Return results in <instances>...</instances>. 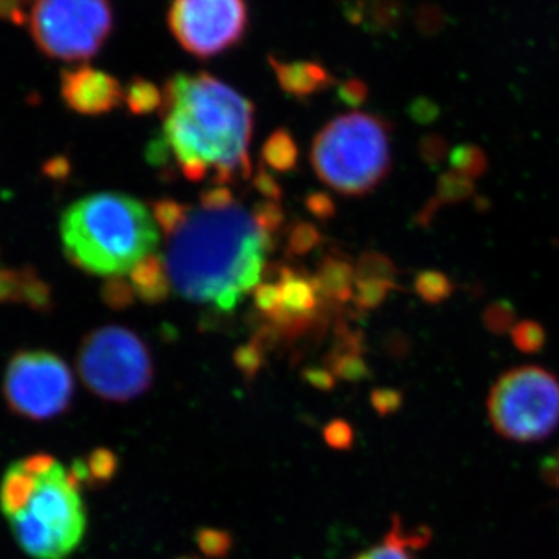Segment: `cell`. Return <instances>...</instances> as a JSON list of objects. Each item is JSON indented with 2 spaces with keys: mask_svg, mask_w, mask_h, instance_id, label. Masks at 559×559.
<instances>
[{
  "mask_svg": "<svg viewBox=\"0 0 559 559\" xmlns=\"http://www.w3.org/2000/svg\"><path fill=\"white\" fill-rule=\"evenodd\" d=\"M162 91V138L187 179L227 186L252 176V102L207 72L176 73Z\"/></svg>",
  "mask_w": 559,
  "mask_h": 559,
  "instance_id": "1",
  "label": "cell"
},
{
  "mask_svg": "<svg viewBox=\"0 0 559 559\" xmlns=\"http://www.w3.org/2000/svg\"><path fill=\"white\" fill-rule=\"evenodd\" d=\"M272 249L271 235L241 205L191 207L182 226L167 238L164 260L179 296L230 312L261 282Z\"/></svg>",
  "mask_w": 559,
  "mask_h": 559,
  "instance_id": "2",
  "label": "cell"
},
{
  "mask_svg": "<svg viewBox=\"0 0 559 559\" xmlns=\"http://www.w3.org/2000/svg\"><path fill=\"white\" fill-rule=\"evenodd\" d=\"M80 485L50 454L11 463L0 480V511L33 559H68L86 535Z\"/></svg>",
  "mask_w": 559,
  "mask_h": 559,
  "instance_id": "3",
  "label": "cell"
},
{
  "mask_svg": "<svg viewBox=\"0 0 559 559\" xmlns=\"http://www.w3.org/2000/svg\"><path fill=\"white\" fill-rule=\"evenodd\" d=\"M60 237L66 259L86 274L124 277L159 246L153 213L124 193L103 191L62 212Z\"/></svg>",
  "mask_w": 559,
  "mask_h": 559,
  "instance_id": "4",
  "label": "cell"
},
{
  "mask_svg": "<svg viewBox=\"0 0 559 559\" xmlns=\"http://www.w3.org/2000/svg\"><path fill=\"white\" fill-rule=\"evenodd\" d=\"M390 132L388 121L373 114L355 110L336 117L312 140L316 175L344 197H366L392 170Z\"/></svg>",
  "mask_w": 559,
  "mask_h": 559,
  "instance_id": "5",
  "label": "cell"
},
{
  "mask_svg": "<svg viewBox=\"0 0 559 559\" xmlns=\"http://www.w3.org/2000/svg\"><path fill=\"white\" fill-rule=\"evenodd\" d=\"M76 367L84 385L94 395L112 403H127L143 395L154 380L148 347L134 331L106 325L81 341Z\"/></svg>",
  "mask_w": 559,
  "mask_h": 559,
  "instance_id": "6",
  "label": "cell"
},
{
  "mask_svg": "<svg viewBox=\"0 0 559 559\" xmlns=\"http://www.w3.org/2000/svg\"><path fill=\"white\" fill-rule=\"evenodd\" d=\"M487 409L499 436L521 443L546 439L559 425V380L538 366L511 369L492 385Z\"/></svg>",
  "mask_w": 559,
  "mask_h": 559,
  "instance_id": "7",
  "label": "cell"
},
{
  "mask_svg": "<svg viewBox=\"0 0 559 559\" xmlns=\"http://www.w3.org/2000/svg\"><path fill=\"white\" fill-rule=\"evenodd\" d=\"M28 31L38 49L53 60H91L114 31L110 0H32Z\"/></svg>",
  "mask_w": 559,
  "mask_h": 559,
  "instance_id": "8",
  "label": "cell"
},
{
  "mask_svg": "<svg viewBox=\"0 0 559 559\" xmlns=\"http://www.w3.org/2000/svg\"><path fill=\"white\" fill-rule=\"evenodd\" d=\"M72 370L47 349H21L7 366L2 393L13 414L31 421H49L69 409L73 400Z\"/></svg>",
  "mask_w": 559,
  "mask_h": 559,
  "instance_id": "9",
  "label": "cell"
},
{
  "mask_svg": "<svg viewBox=\"0 0 559 559\" xmlns=\"http://www.w3.org/2000/svg\"><path fill=\"white\" fill-rule=\"evenodd\" d=\"M168 27L183 50L212 58L234 49L249 27L246 0H171Z\"/></svg>",
  "mask_w": 559,
  "mask_h": 559,
  "instance_id": "10",
  "label": "cell"
},
{
  "mask_svg": "<svg viewBox=\"0 0 559 559\" xmlns=\"http://www.w3.org/2000/svg\"><path fill=\"white\" fill-rule=\"evenodd\" d=\"M277 283L278 310L267 319V325L277 333L278 340L300 336L314 322L320 300H323L316 285L314 275L294 267L280 266Z\"/></svg>",
  "mask_w": 559,
  "mask_h": 559,
  "instance_id": "11",
  "label": "cell"
},
{
  "mask_svg": "<svg viewBox=\"0 0 559 559\" xmlns=\"http://www.w3.org/2000/svg\"><path fill=\"white\" fill-rule=\"evenodd\" d=\"M60 87L62 102L80 116H105L124 102V87L120 81L90 64L62 70Z\"/></svg>",
  "mask_w": 559,
  "mask_h": 559,
  "instance_id": "12",
  "label": "cell"
},
{
  "mask_svg": "<svg viewBox=\"0 0 559 559\" xmlns=\"http://www.w3.org/2000/svg\"><path fill=\"white\" fill-rule=\"evenodd\" d=\"M0 304H20L33 311L49 312L53 296L49 283L32 267L11 270L0 264Z\"/></svg>",
  "mask_w": 559,
  "mask_h": 559,
  "instance_id": "13",
  "label": "cell"
},
{
  "mask_svg": "<svg viewBox=\"0 0 559 559\" xmlns=\"http://www.w3.org/2000/svg\"><path fill=\"white\" fill-rule=\"evenodd\" d=\"M280 87L296 98H308L333 86L334 79L329 70L319 62L311 61H280L270 58Z\"/></svg>",
  "mask_w": 559,
  "mask_h": 559,
  "instance_id": "14",
  "label": "cell"
},
{
  "mask_svg": "<svg viewBox=\"0 0 559 559\" xmlns=\"http://www.w3.org/2000/svg\"><path fill=\"white\" fill-rule=\"evenodd\" d=\"M320 297L336 305L353 300L356 286V266L340 253H330L319 261L314 275Z\"/></svg>",
  "mask_w": 559,
  "mask_h": 559,
  "instance_id": "15",
  "label": "cell"
},
{
  "mask_svg": "<svg viewBox=\"0 0 559 559\" xmlns=\"http://www.w3.org/2000/svg\"><path fill=\"white\" fill-rule=\"evenodd\" d=\"M130 282L138 299L148 305L167 300L173 289L167 263L156 253L135 264L134 270L130 272Z\"/></svg>",
  "mask_w": 559,
  "mask_h": 559,
  "instance_id": "16",
  "label": "cell"
},
{
  "mask_svg": "<svg viewBox=\"0 0 559 559\" xmlns=\"http://www.w3.org/2000/svg\"><path fill=\"white\" fill-rule=\"evenodd\" d=\"M261 160L267 165L271 170L277 173H289L297 167L299 162V146L293 134L285 128L272 132L263 148H261Z\"/></svg>",
  "mask_w": 559,
  "mask_h": 559,
  "instance_id": "17",
  "label": "cell"
},
{
  "mask_svg": "<svg viewBox=\"0 0 559 559\" xmlns=\"http://www.w3.org/2000/svg\"><path fill=\"white\" fill-rule=\"evenodd\" d=\"M421 544V535L406 536L401 522L395 521L382 543L362 551L356 559H414L411 550Z\"/></svg>",
  "mask_w": 559,
  "mask_h": 559,
  "instance_id": "18",
  "label": "cell"
},
{
  "mask_svg": "<svg viewBox=\"0 0 559 559\" xmlns=\"http://www.w3.org/2000/svg\"><path fill=\"white\" fill-rule=\"evenodd\" d=\"M124 103L132 116L160 112L164 105V91L151 81L135 76L124 87Z\"/></svg>",
  "mask_w": 559,
  "mask_h": 559,
  "instance_id": "19",
  "label": "cell"
},
{
  "mask_svg": "<svg viewBox=\"0 0 559 559\" xmlns=\"http://www.w3.org/2000/svg\"><path fill=\"white\" fill-rule=\"evenodd\" d=\"M116 465L117 460L114 457L112 452L97 450L91 452L86 462L76 460L69 471L76 484L80 485L83 481H87V484L97 485L112 479L114 473H116Z\"/></svg>",
  "mask_w": 559,
  "mask_h": 559,
  "instance_id": "20",
  "label": "cell"
},
{
  "mask_svg": "<svg viewBox=\"0 0 559 559\" xmlns=\"http://www.w3.org/2000/svg\"><path fill=\"white\" fill-rule=\"evenodd\" d=\"M450 160L452 171L465 176L471 180L479 179L488 170V157L480 146L473 143H463L451 150Z\"/></svg>",
  "mask_w": 559,
  "mask_h": 559,
  "instance_id": "21",
  "label": "cell"
},
{
  "mask_svg": "<svg viewBox=\"0 0 559 559\" xmlns=\"http://www.w3.org/2000/svg\"><path fill=\"white\" fill-rule=\"evenodd\" d=\"M473 194L474 180L451 170L441 175L437 180L436 194L430 198V201L440 210L443 205L459 204V202L469 200Z\"/></svg>",
  "mask_w": 559,
  "mask_h": 559,
  "instance_id": "22",
  "label": "cell"
},
{
  "mask_svg": "<svg viewBox=\"0 0 559 559\" xmlns=\"http://www.w3.org/2000/svg\"><path fill=\"white\" fill-rule=\"evenodd\" d=\"M415 293L419 299L430 305H439L450 299L454 293V283L444 272L428 270L418 272L414 282Z\"/></svg>",
  "mask_w": 559,
  "mask_h": 559,
  "instance_id": "23",
  "label": "cell"
},
{
  "mask_svg": "<svg viewBox=\"0 0 559 559\" xmlns=\"http://www.w3.org/2000/svg\"><path fill=\"white\" fill-rule=\"evenodd\" d=\"M396 289V282H384V280H356L355 301L356 308L360 311H373L384 304L390 290Z\"/></svg>",
  "mask_w": 559,
  "mask_h": 559,
  "instance_id": "24",
  "label": "cell"
},
{
  "mask_svg": "<svg viewBox=\"0 0 559 559\" xmlns=\"http://www.w3.org/2000/svg\"><path fill=\"white\" fill-rule=\"evenodd\" d=\"M190 205L182 204V202L170 200L154 201L151 204V213L153 218L156 221L157 226L164 231L165 238L170 237L176 230L182 226L183 221L187 219L190 213Z\"/></svg>",
  "mask_w": 559,
  "mask_h": 559,
  "instance_id": "25",
  "label": "cell"
},
{
  "mask_svg": "<svg viewBox=\"0 0 559 559\" xmlns=\"http://www.w3.org/2000/svg\"><path fill=\"white\" fill-rule=\"evenodd\" d=\"M399 270L388 255L381 252H366L356 264V280H384L395 282Z\"/></svg>",
  "mask_w": 559,
  "mask_h": 559,
  "instance_id": "26",
  "label": "cell"
},
{
  "mask_svg": "<svg viewBox=\"0 0 559 559\" xmlns=\"http://www.w3.org/2000/svg\"><path fill=\"white\" fill-rule=\"evenodd\" d=\"M511 340L520 352L525 355H535L546 345V330L536 320H521L511 330Z\"/></svg>",
  "mask_w": 559,
  "mask_h": 559,
  "instance_id": "27",
  "label": "cell"
},
{
  "mask_svg": "<svg viewBox=\"0 0 559 559\" xmlns=\"http://www.w3.org/2000/svg\"><path fill=\"white\" fill-rule=\"evenodd\" d=\"M103 304L114 311H124L134 304L138 296L131 282L124 277H109L105 280L100 289Z\"/></svg>",
  "mask_w": 559,
  "mask_h": 559,
  "instance_id": "28",
  "label": "cell"
},
{
  "mask_svg": "<svg viewBox=\"0 0 559 559\" xmlns=\"http://www.w3.org/2000/svg\"><path fill=\"white\" fill-rule=\"evenodd\" d=\"M516 323V308L509 300L492 301L485 308L484 325L489 333L502 336L511 333Z\"/></svg>",
  "mask_w": 559,
  "mask_h": 559,
  "instance_id": "29",
  "label": "cell"
},
{
  "mask_svg": "<svg viewBox=\"0 0 559 559\" xmlns=\"http://www.w3.org/2000/svg\"><path fill=\"white\" fill-rule=\"evenodd\" d=\"M320 242H322V234L318 227L307 221H300L290 226L286 249L290 255L301 257L318 248Z\"/></svg>",
  "mask_w": 559,
  "mask_h": 559,
  "instance_id": "30",
  "label": "cell"
},
{
  "mask_svg": "<svg viewBox=\"0 0 559 559\" xmlns=\"http://www.w3.org/2000/svg\"><path fill=\"white\" fill-rule=\"evenodd\" d=\"M250 213H252L253 219L259 224L260 229L266 231L271 237H274L282 229L286 221L285 212L280 207L278 202H259Z\"/></svg>",
  "mask_w": 559,
  "mask_h": 559,
  "instance_id": "31",
  "label": "cell"
},
{
  "mask_svg": "<svg viewBox=\"0 0 559 559\" xmlns=\"http://www.w3.org/2000/svg\"><path fill=\"white\" fill-rule=\"evenodd\" d=\"M419 156L430 168H439L450 157L448 140L440 134H428L419 142Z\"/></svg>",
  "mask_w": 559,
  "mask_h": 559,
  "instance_id": "32",
  "label": "cell"
},
{
  "mask_svg": "<svg viewBox=\"0 0 559 559\" xmlns=\"http://www.w3.org/2000/svg\"><path fill=\"white\" fill-rule=\"evenodd\" d=\"M253 305L257 311L261 312L264 318L270 319L275 311L278 310L280 305V288L277 280H266L260 282L252 290Z\"/></svg>",
  "mask_w": 559,
  "mask_h": 559,
  "instance_id": "33",
  "label": "cell"
},
{
  "mask_svg": "<svg viewBox=\"0 0 559 559\" xmlns=\"http://www.w3.org/2000/svg\"><path fill=\"white\" fill-rule=\"evenodd\" d=\"M263 349L250 342L235 352V364L246 377L252 378L263 366Z\"/></svg>",
  "mask_w": 559,
  "mask_h": 559,
  "instance_id": "34",
  "label": "cell"
},
{
  "mask_svg": "<svg viewBox=\"0 0 559 559\" xmlns=\"http://www.w3.org/2000/svg\"><path fill=\"white\" fill-rule=\"evenodd\" d=\"M201 209L204 210H226L235 202L234 193L227 186H213L202 191L200 197Z\"/></svg>",
  "mask_w": 559,
  "mask_h": 559,
  "instance_id": "35",
  "label": "cell"
},
{
  "mask_svg": "<svg viewBox=\"0 0 559 559\" xmlns=\"http://www.w3.org/2000/svg\"><path fill=\"white\" fill-rule=\"evenodd\" d=\"M305 205H307L308 212L320 221H329L336 216V202L323 191H312L308 194Z\"/></svg>",
  "mask_w": 559,
  "mask_h": 559,
  "instance_id": "36",
  "label": "cell"
},
{
  "mask_svg": "<svg viewBox=\"0 0 559 559\" xmlns=\"http://www.w3.org/2000/svg\"><path fill=\"white\" fill-rule=\"evenodd\" d=\"M252 183L264 200L272 202H280L282 200V187H280L277 179L274 178L272 173L267 171L264 165H260L259 171L253 176Z\"/></svg>",
  "mask_w": 559,
  "mask_h": 559,
  "instance_id": "37",
  "label": "cell"
},
{
  "mask_svg": "<svg viewBox=\"0 0 559 559\" xmlns=\"http://www.w3.org/2000/svg\"><path fill=\"white\" fill-rule=\"evenodd\" d=\"M337 94H340V98L345 105L352 106V108H358V106L367 100L369 90H367L366 84L360 80H348L345 81L344 84H341Z\"/></svg>",
  "mask_w": 559,
  "mask_h": 559,
  "instance_id": "38",
  "label": "cell"
},
{
  "mask_svg": "<svg viewBox=\"0 0 559 559\" xmlns=\"http://www.w3.org/2000/svg\"><path fill=\"white\" fill-rule=\"evenodd\" d=\"M171 151L164 138L151 140L146 148V160L153 167H165L171 160Z\"/></svg>",
  "mask_w": 559,
  "mask_h": 559,
  "instance_id": "39",
  "label": "cell"
},
{
  "mask_svg": "<svg viewBox=\"0 0 559 559\" xmlns=\"http://www.w3.org/2000/svg\"><path fill=\"white\" fill-rule=\"evenodd\" d=\"M409 114L417 123L429 124L439 119L440 110L432 102L417 100L412 103Z\"/></svg>",
  "mask_w": 559,
  "mask_h": 559,
  "instance_id": "40",
  "label": "cell"
},
{
  "mask_svg": "<svg viewBox=\"0 0 559 559\" xmlns=\"http://www.w3.org/2000/svg\"><path fill=\"white\" fill-rule=\"evenodd\" d=\"M373 403L380 411H392L399 407L400 395L395 390H378L373 395Z\"/></svg>",
  "mask_w": 559,
  "mask_h": 559,
  "instance_id": "41",
  "label": "cell"
}]
</instances>
